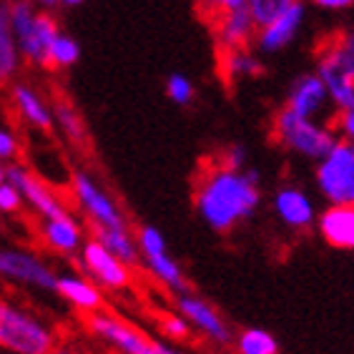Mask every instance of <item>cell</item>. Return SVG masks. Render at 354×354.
<instances>
[{
	"instance_id": "cell-1",
	"label": "cell",
	"mask_w": 354,
	"mask_h": 354,
	"mask_svg": "<svg viewBox=\"0 0 354 354\" xmlns=\"http://www.w3.org/2000/svg\"><path fill=\"white\" fill-rule=\"evenodd\" d=\"M261 176L254 169L209 164L194 186V212L212 232L229 234L246 224L261 206Z\"/></svg>"
},
{
	"instance_id": "cell-2",
	"label": "cell",
	"mask_w": 354,
	"mask_h": 354,
	"mask_svg": "<svg viewBox=\"0 0 354 354\" xmlns=\"http://www.w3.org/2000/svg\"><path fill=\"white\" fill-rule=\"evenodd\" d=\"M272 138L286 153L309 164H317L319 158H324L334 143L339 141L332 123L297 116L284 106L272 118Z\"/></svg>"
},
{
	"instance_id": "cell-3",
	"label": "cell",
	"mask_w": 354,
	"mask_h": 354,
	"mask_svg": "<svg viewBox=\"0 0 354 354\" xmlns=\"http://www.w3.org/2000/svg\"><path fill=\"white\" fill-rule=\"evenodd\" d=\"M58 334L43 317L0 297V347L10 354H50Z\"/></svg>"
},
{
	"instance_id": "cell-4",
	"label": "cell",
	"mask_w": 354,
	"mask_h": 354,
	"mask_svg": "<svg viewBox=\"0 0 354 354\" xmlns=\"http://www.w3.org/2000/svg\"><path fill=\"white\" fill-rule=\"evenodd\" d=\"M10 26L23 63L33 68H46L48 50L61 26L48 10H41L33 0H10Z\"/></svg>"
},
{
	"instance_id": "cell-5",
	"label": "cell",
	"mask_w": 354,
	"mask_h": 354,
	"mask_svg": "<svg viewBox=\"0 0 354 354\" xmlns=\"http://www.w3.org/2000/svg\"><path fill=\"white\" fill-rule=\"evenodd\" d=\"M68 191L73 198L75 209L91 232L98 229H129V218L123 214L113 194L98 181V178L86 169L71 171L68 176Z\"/></svg>"
},
{
	"instance_id": "cell-6",
	"label": "cell",
	"mask_w": 354,
	"mask_h": 354,
	"mask_svg": "<svg viewBox=\"0 0 354 354\" xmlns=\"http://www.w3.org/2000/svg\"><path fill=\"white\" fill-rule=\"evenodd\" d=\"M314 73L319 75L324 88L329 93L332 113L354 106V58L347 48L342 46L339 38L334 35L324 41L317 50Z\"/></svg>"
},
{
	"instance_id": "cell-7",
	"label": "cell",
	"mask_w": 354,
	"mask_h": 354,
	"mask_svg": "<svg viewBox=\"0 0 354 354\" xmlns=\"http://www.w3.org/2000/svg\"><path fill=\"white\" fill-rule=\"evenodd\" d=\"M314 189L324 204L354 206V146L337 141L324 158L314 164Z\"/></svg>"
},
{
	"instance_id": "cell-8",
	"label": "cell",
	"mask_w": 354,
	"mask_h": 354,
	"mask_svg": "<svg viewBox=\"0 0 354 354\" xmlns=\"http://www.w3.org/2000/svg\"><path fill=\"white\" fill-rule=\"evenodd\" d=\"M136 244H138V254H141V264L146 266V272L153 277L156 284H161L174 297L189 289L184 266L171 254L161 229H156V226L151 224H141L136 229Z\"/></svg>"
},
{
	"instance_id": "cell-9",
	"label": "cell",
	"mask_w": 354,
	"mask_h": 354,
	"mask_svg": "<svg viewBox=\"0 0 354 354\" xmlns=\"http://www.w3.org/2000/svg\"><path fill=\"white\" fill-rule=\"evenodd\" d=\"M58 269L46 261L38 252L21 249V246H3L0 249V279L8 284L33 289V292L55 294Z\"/></svg>"
},
{
	"instance_id": "cell-10",
	"label": "cell",
	"mask_w": 354,
	"mask_h": 354,
	"mask_svg": "<svg viewBox=\"0 0 354 354\" xmlns=\"http://www.w3.org/2000/svg\"><path fill=\"white\" fill-rule=\"evenodd\" d=\"M86 329L93 339H98L101 344H106L118 354H158V339L149 337L146 332L133 327L131 322L121 319V317L106 312V309L88 314Z\"/></svg>"
},
{
	"instance_id": "cell-11",
	"label": "cell",
	"mask_w": 354,
	"mask_h": 354,
	"mask_svg": "<svg viewBox=\"0 0 354 354\" xmlns=\"http://www.w3.org/2000/svg\"><path fill=\"white\" fill-rule=\"evenodd\" d=\"M8 181L18 189V194L23 196V204L28 206V212L33 214L38 221L66 216V214L73 212L68 206V201L48 184L46 178H41L35 171L23 166L21 161L8 164Z\"/></svg>"
},
{
	"instance_id": "cell-12",
	"label": "cell",
	"mask_w": 354,
	"mask_h": 354,
	"mask_svg": "<svg viewBox=\"0 0 354 354\" xmlns=\"http://www.w3.org/2000/svg\"><path fill=\"white\" fill-rule=\"evenodd\" d=\"M78 266L93 284H98L103 292L121 294L133 286V266L121 261L116 254H111L101 241L86 239V244L78 252Z\"/></svg>"
},
{
	"instance_id": "cell-13",
	"label": "cell",
	"mask_w": 354,
	"mask_h": 354,
	"mask_svg": "<svg viewBox=\"0 0 354 354\" xmlns=\"http://www.w3.org/2000/svg\"><path fill=\"white\" fill-rule=\"evenodd\" d=\"M174 309H176L189 327L196 334H201L206 342H212L216 347H229L234 342V329L232 324L224 319V314L214 307L212 301H206L204 297H198L194 292H181L174 297Z\"/></svg>"
},
{
	"instance_id": "cell-14",
	"label": "cell",
	"mask_w": 354,
	"mask_h": 354,
	"mask_svg": "<svg viewBox=\"0 0 354 354\" xmlns=\"http://www.w3.org/2000/svg\"><path fill=\"white\" fill-rule=\"evenodd\" d=\"M272 214L277 224L292 234H307L317 226V204L314 196L299 184H281L272 194Z\"/></svg>"
},
{
	"instance_id": "cell-15",
	"label": "cell",
	"mask_w": 354,
	"mask_h": 354,
	"mask_svg": "<svg viewBox=\"0 0 354 354\" xmlns=\"http://www.w3.org/2000/svg\"><path fill=\"white\" fill-rule=\"evenodd\" d=\"M307 10H309V6L304 0H299V3H294L289 10H284L279 18H274V21H269L266 26H261L259 30H257V38H254V50L261 53L264 58L266 55H277V53H281V50H286V48L299 38L301 30H304Z\"/></svg>"
},
{
	"instance_id": "cell-16",
	"label": "cell",
	"mask_w": 354,
	"mask_h": 354,
	"mask_svg": "<svg viewBox=\"0 0 354 354\" xmlns=\"http://www.w3.org/2000/svg\"><path fill=\"white\" fill-rule=\"evenodd\" d=\"M38 239L50 254L58 257H78L81 246L88 239V226L78 216V212H71L58 218H43L38 221Z\"/></svg>"
},
{
	"instance_id": "cell-17",
	"label": "cell",
	"mask_w": 354,
	"mask_h": 354,
	"mask_svg": "<svg viewBox=\"0 0 354 354\" xmlns=\"http://www.w3.org/2000/svg\"><path fill=\"white\" fill-rule=\"evenodd\" d=\"M284 109H289L297 116L324 121V116L332 111V106H329V93L319 75L314 73V71L297 75L292 86H289V91H286Z\"/></svg>"
},
{
	"instance_id": "cell-18",
	"label": "cell",
	"mask_w": 354,
	"mask_h": 354,
	"mask_svg": "<svg viewBox=\"0 0 354 354\" xmlns=\"http://www.w3.org/2000/svg\"><path fill=\"white\" fill-rule=\"evenodd\" d=\"M10 103L15 113L26 126L41 133H50L55 126L53 121V103L48 101L38 86L28 81H13L10 83Z\"/></svg>"
},
{
	"instance_id": "cell-19",
	"label": "cell",
	"mask_w": 354,
	"mask_h": 354,
	"mask_svg": "<svg viewBox=\"0 0 354 354\" xmlns=\"http://www.w3.org/2000/svg\"><path fill=\"white\" fill-rule=\"evenodd\" d=\"M55 297L68 304L71 309L81 312L83 317L101 312L106 299H103V289L86 277L83 272H61L55 281Z\"/></svg>"
},
{
	"instance_id": "cell-20",
	"label": "cell",
	"mask_w": 354,
	"mask_h": 354,
	"mask_svg": "<svg viewBox=\"0 0 354 354\" xmlns=\"http://www.w3.org/2000/svg\"><path fill=\"white\" fill-rule=\"evenodd\" d=\"M317 234L327 246L354 252V206L327 204L317 216Z\"/></svg>"
},
{
	"instance_id": "cell-21",
	"label": "cell",
	"mask_w": 354,
	"mask_h": 354,
	"mask_svg": "<svg viewBox=\"0 0 354 354\" xmlns=\"http://www.w3.org/2000/svg\"><path fill=\"white\" fill-rule=\"evenodd\" d=\"M209 26H212L214 43H216L218 53L239 50V48H252L254 38H257V30H259L246 8L221 15V18H216Z\"/></svg>"
},
{
	"instance_id": "cell-22",
	"label": "cell",
	"mask_w": 354,
	"mask_h": 354,
	"mask_svg": "<svg viewBox=\"0 0 354 354\" xmlns=\"http://www.w3.org/2000/svg\"><path fill=\"white\" fill-rule=\"evenodd\" d=\"M264 55L252 48H239V50H224L218 53V73L226 83H246L257 81L264 75Z\"/></svg>"
},
{
	"instance_id": "cell-23",
	"label": "cell",
	"mask_w": 354,
	"mask_h": 354,
	"mask_svg": "<svg viewBox=\"0 0 354 354\" xmlns=\"http://www.w3.org/2000/svg\"><path fill=\"white\" fill-rule=\"evenodd\" d=\"M23 55L10 26V0H0V86H10L18 78Z\"/></svg>"
},
{
	"instance_id": "cell-24",
	"label": "cell",
	"mask_w": 354,
	"mask_h": 354,
	"mask_svg": "<svg viewBox=\"0 0 354 354\" xmlns=\"http://www.w3.org/2000/svg\"><path fill=\"white\" fill-rule=\"evenodd\" d=\"M91 239L101 241L111 254H116L118 259L126 261L129 266L141 264V254H138L136 244V229H98V232H91Z\"/></svg>"
},
{
	"instance_id": "cell-25",
	"label": "cell",
	"mask_w": 354,
	"mask_h": 354,
	"mask_svg": "<svg viewBox=\"0 0 354 354\" xmlns=\"http://www.w3.org/2000/svg\"><path fill=\"white\" fill-rule=\"evenodd\" d=\"M53 121H55L53 129H58L63 141L71 143L73 149H83L86 146V138H88L86 123H83L81 113H78V109H75L73 103L66 101V98H58L53 103Z\"/></svg>"
},
{
	"instance_id": "cell-26",
	"label": "cell",
	"mask_w": 354,
	"mask_h": 354,
	"mask_svg": "<svg viewBox=\"0 0 354 354\" xmlns=\"http://www.w3.org/2000/svg\"><path fill=\"white\" fill-rule=\"evenodd\" d=\"M234 354H279V339L264 327H246L234 334Z\"/></svg>"
},
{
	"instance_id": "cell-27",
	"label": "cell",
	"mask_w": 354,
	"mask_h": 354,
	"mask_svg": "<svg viewBox=\"0 0 354 354\" xmlns=\"http://www.w3.org/2000/svg\"><path fill=\"white\" fill-rule=\"evenodd\" d=\"M81 53H83L81 43L75 41L73 35L66 33V30H61V33L53 38V43H50L46 68H53V71L73 68L75 63L81 61Z\"/></svg>"
},
{
	"instance_id": "cell-28",
	"label": "cell",
	"mask_w": 354,
	"mask_h": 354,
	"mask_svg": "<svg viewBox=\"0 0 354 354\" xmlns=\"http://www.w3.org/2000/svg\"><path fill=\"white\" fill-rule=\"evenodd\" d=\"M294 3H299V0H249V3H246V10H249V15L254 18L257 28H261L269 21H274V18H279V15L284 13V10H289Z\"/></svg>"
},
{
	"instance_id": "cell-29",
	"label": "cell",
	"mask_w": 354,
	"mask_h": 354,
	"mask_svg": "<svg viewBox=\"0 0 354 354\" xmlns=\"http://www.w3.org/2000/svg\"><path fill=\"white\" fill-rule=\"evenodd\" d=\"M166 98H169L174 106H191L194 98H196V86L186 73H171L166 78Z\"/></svg>"
},
{
	"instance_id": "cell-30",
	"label": "cell",
	"mask_w": 354,
	"mask_h": 354,
	"mask_svg": "<svg viewBox=\"0 0 354 354\" xmlns=\"http://www.w3.org/2000/svg\"><path fill=\"white\" fill-rule=\"evenodd\" d=\"M158 332H161V337H166V339L186 342L191 334H194V329H191L189 322L174 309V312H166L158 317Z\"/></svg>"
},
{
	"instance_id": "cell-31",
	"label": "cell",
	"mask_w": 354,
	"mask_h": 354,
	"mask_svg": "<svg viewBox=\"0 0 354 354\" xmlns=\"http://www.w3.org/2000/svg\"><path fill=\"white\" fill-rule=\"evenodd\" d=\"M246 3H249V0H196V8H198V13L204 15L206 23H214L216 18H221V15L246 8Z\"/></svg>"
},
{
	"instance_id": "cell-32",
	"label": "cell",
	"mask_w": 354,
	"mask_h": 354,
	"mask_svg": "<svg viewBox=\"0 0 354 354\" xmlns=\"http://www.w3.org/2000/svg\"><path fill=\"white\" fill-rule=\"evenodd\" d=\"M21 138L13 129L0 123V161L3 164H15L21 158Z\"/></svg>"
},
{
	"instance_id": "cell-33",
	"label": "cell",
	"mask_w": 354,
	"mask_h": 354,
	"mask_svg": "<svg viewBox=\"0 0 354 354\" xmlns=\"http://www.w3.org/2000/svg\"><path fill=\"white\" fill-rule=\"evenodd\" d=\"M332 129L339 141H347L354 146V106L352 109H344V111H337V113H334Z\"/></svg>"
},
{
	"instance_id": "cell-34",
	"label": "cell",
	"mask_w": 354,
	"mask_h": 354,
	"mask_svg": "<svg viewBox=\"0 0 354 354\" xmlns=\"http://www.w3.org/2000/svg\"><path fill=\"white\" fill-rule=\"evenodd\" d=\"M23 196L18 194V189H15L10 181H6V184H0V214H6V216H13V214H18L23 209Z\"/></svg>"
},
{
	"instance_id": "cell-35",
	"label": "cell",
	"mask_w": 354,
	"mask_h": 354,
	"mask_svg": "<svg viewBox=\"0 0 354 354\" xmlns=\"http://www.w3.org/2000/svg\"><path fill=\"white\" fill-rule=\"evenodd\" d=\"M218 164L229 166V169H246V166H249V151H246L244 146H239V143H232V146L221 149Z\"/></svg>"
},
{
	"instance_id": "cell-36",
	"label": "cell",
	"mask_w": 354,
	"mask_h": 354,
	"mask_svg": "<svg viewBox=\"0 0 354 354\" xmlns=\"http://www.w3.org/2000/svg\"><path fill=\"white\" fill-rule=\"evenodd\" d=\"M304 3L324 13H347L354 8V0H304Z\"/></svg>"
},
{
	"instance_id": "cell-37",
	"label": "cell",
	"mask_w": 354,
	"mask_h": 354,
	"mask_svg": "<svg viewBox=\"0 0 354 354\" xmlns=\"http://www.w3.org/2000/svg\"><path fill=\"white\" fill-rule=\"evenodd\" d=\"M339 38V43L344 48H347L349 53H352V58H354V28H349V30H344V33H339L337 35Z\"/></svg>"
},
{
	"instance_id": "cell-38",
	"label": "cell",
	"mask_w": 354,
	"mask_h": 354,
	"mask_svg": "<svg viewBox=\"0 0 354 354\" xmlns=\"http://www.w3.org/2000/svg\"><path fill=\"white\" fill-rule=\"evenodd\" d=\"M158 354H189V352L174 347V344H171V342H166V339H158Z\"/></svg>"
},
{
	"instance_id": "cell-39",
	"label": "cell",
	"mask_w": 354,
	"mask_h": 354,
	"mask_svg": "<svg viewBox=\"0 0 354 354\" xmlns=\"http://www.w3.org/2000/svg\"><path fill=\"white\" fill-rule=\"evenodd\" d=\"M50 354H86V352H83L81 347H73V344H61V342H58Z\"/></svg>"
},
{
	"instance_id": "cell-40",
	"label": "cell",
	"mask_w": 354,
	"mask_h": 354,
	"mask_svg": "<svg viewBox=\"0 0 354 354\" xmlns=\"http://www.w3.org/2000/svg\"><path fill=\"white\" fill-rule=\"evenodd\" d=\"M33 3L41 8V10H50V8L61 6V0H33Z\"/></svg>"
},
{
	"instance_id": "cell-41",
	"label": "cell",
	"mask_w": 354,
	"mask_h": 354,
	"mask_svg": "<svg viewBox=\"0 0 354 354\" xmlns=\"http://www.w3.org/2000/svg\"><path fill=\"white\" fill-rule=\"evenodd\" d=\"M6 181H8V164L0 161V184H6Z\"/></svg>"
},
{
	"instance_id": "cell-42",
	"label": "cell",
	"mask_w": 354,
	"mask_h": 354,
	"mask_svg": "<svg viewBox=\"0 0 354 354\" xmlns=\"http://www.w3.org/2000/svg\"><path fill=\"white\" fill-rule=\"evenodd\" d=\"M81 3H86V0H61V6H66V8H75V6H81Z\"/></svg>"
}]
</instances>
